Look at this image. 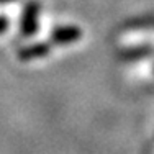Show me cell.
I'll return each instance as SVG.
<instances>
[{"label": "cell", "mask_w": 154, "mask_h": 154, "mask_svg": "<svg viewBox=\"0 0 154 154\" xmlns=\"http://www.w3.org/2000/svg\"><path fill=\"white\" fill-rule=\"evenodd\" d=\"M36 20H38V5H36L35 2H31L26 5L23 18H21V33H23L25 36L35 35L36 28H38Z\"/></svg>", "instance_id": "cell-1"}, {"label": "cell", "mask_w": 154, "mask_h": 154, "mask_svg": "<svg viewBox=\"0 0 154 154\" xmlns=\"http://www.w3.org/2000/svg\"><path fill=\"white\" fill-rule=\"evenodd\" d=\"M82 31L75 26H61L57 30L53 31V41L57 43V45H67V43H72V41H77L80 38Z\"/></svg>", "instance_id": "cell-2"}, {"label": "cell", "mask_w": 154, "mask_h": 154, "mask_svg": "<svg viewBox=\"0 0 154 154\" xmlns=\"http://www.w3.org/2000/svg\"><path fill=\"white\" fill-rule=\"evenodd\" d=\"M49 51V48L48 45H33L30 48H26V49H23L20 53L21 57H26V59H30V57H38V56H45V54Z\"/></svg>", "instance_id": "cell-3"}, {"label": "cell", "mask_w": 154, "mask_h": 154, "mask_svg": "<svg viewBox=\"0 0 154 154\" xmlns=\"http://www.w3.org/2000/svg\"><path fill=\"white\" fill-rule=\"evenodd\" d=\"M7 26H8V21H7V18L0 17V33L5 31V30H7Z\"/></svg>", "instance_id": "cell-4"}, {"label": "cell", "mask_w": 154, "mask_h": 154, "mask_svg": "<svg viewBox=\"0 0 154 154\" xmlns=\"http://www.w3.org/2000/svg\"><path fill=\"white\" fill-rule=\"evenodd\" d=\"M0 2H10V0H0Z\"/></svg>", "instance_id": "cell-5"}]
</instances>
